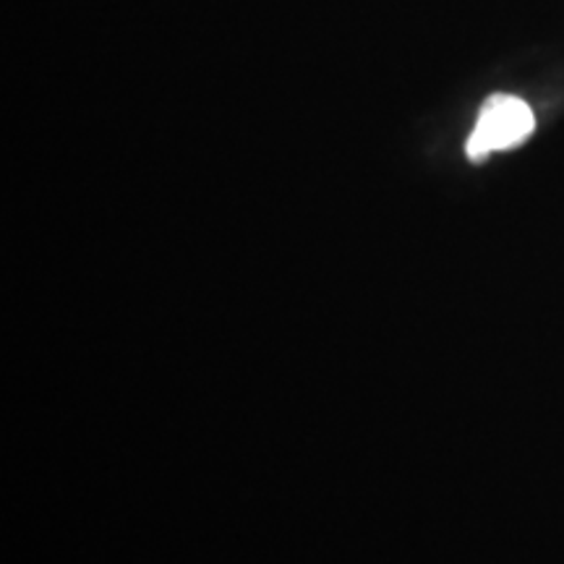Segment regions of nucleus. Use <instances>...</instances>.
I'll return each mask as SVG.
<instances>
[{
  "label": "nucleus",
  "mask_w": 564,
  "mask_h": 564,
  "mask_svg": "<svg viewBox=\"0 0 564 564\" xmlns=\"http://www.w3.org/2000/svg\"><path fill=\"white\" fill-rule=\"evenodd\" d=\"M533 129L535 116L531 105L512 95H494L478 112L476 129L465 144V152L474 162H481L494 152L523 144Z\"/></svg>",
  "instance_id": "nucleus-1"
}]
</instances>
